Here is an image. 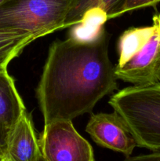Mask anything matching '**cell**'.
<instances>
[{
	"instance_id": "1",
	"label": "cell",
	"mask_w": 160,
	"mask_h": 161,
	"mask_svg": "<svg viewBox=\"0 0 160 161\" xmlns=\"http://www.w3.org/2000/svg\"><path fill=\"white\" fill-rule=\"evenodd\" d=\"M110 38L104 26L89 37L70 36L51 44L36 89L45 125L90 113L117 89L108 57Z\"/></svg>"
},
{
	"instance_id": "2",
	"label": "cell",
	"mask_w": 160,
	"mask_h": 161,
	"mask_svg": "<svg viewBox=\"0 0 160 161\" xmlns=\"http://www.w3.org/2000/svg\"><path fill=\"white\" fill-rule=\"evenodd\" d=\"M152 20L150 26L130 28L119 37L115 66L118 80L134 86L160 82V13Z\"/></svg>"
},
{
	"instance_id": "3",
	"label": "cell",
	"mask_w": 160,
	"mask_h": 161,
	"mask_svg": "<svg viewBox=\"0 0 160 161\" xmlns=\"http://www.w3.org/2000/svg\"><path fill=\"white\" fill-rule=\"evenodd\" d=\"M108 103L130 127L138 147L160 150V82L121 90Z\"/></svg>"
},
{
	"instance_id": "4",
	"label": "cell",
	"mask_w": 160,
	"mask_h": 161,
	"mask_svg": "<svg viewBox=\"0 0 160 161\" xmlns=\"http://www.w3.org/2000/svg\"><path fill=\"white\" fill-rule=\"evenodd\" d=\"M75 0H6L0 5V29L33 41L64 29Z\"/></svg>"
},
{
	"instance_id": "5",
	"label": "cell",
	"mask_w": 160,
	"mask_h": 161,
	"mask_svg": "<svg viewBox=\"0 0 160 161\" xmlns=\"http://www.w3.org/2000/svg\"><path fill=\"white\" fill-rule=\"evenodd\" d=\"M39 143L46 161H94L92 146L78 134L72 120H58L44 126Z\"/></svg>"
},
{
	"instance_id": "6",
	"label": "cell",
	"mask_w": 160,
	"mask_h": 161,
	"mask_svg": "<svg viewBox=\"0 0 160 161\" xmlns=\"http://www.w3.org/2000/svg\"><path fill=\"white\" fill-rule=\"evenodd\" d=\"M86 131L98 146L121 153L126 157H130L137 146L130 127L115 111L92 115Z\"/></svg>"
},
{
	"instance_id": "7",
	"label": "cell",
	"mask_w": 160,
	"mask_h": 161,
	"mask_svg": "<svg viewBox=\"0 0 160 161\" xmlns=\"http://www.w3.org/2000/svg\"><path fill=\"white\" fill-rule=\"evenodd\" d=\"M26 112L13 77L0 72V157H6L9 137Z\"/></svg>"
},
{
	"instance_id": "8",
	"label": "cell",
	"mask_w": 160,
	"mask_h": 161,
	"mask_svg": "<svg viewBox=\"0 0 160 161\" xmlns=\"http://www.w3.org/2000/svg\"><path fill=\"white\" fill-rule=\"evenodd\" d=\"M42 155L31 114L26 112L9 137L7 161H36Z\"/></svg>"
},
{
	"instance_id": "9",
	"label": "cell",
	"mask_w": 160,
	"mask_h": 161,
	"mask_svg": "<svg viewBox=\"0 0 160 161\" xmlns=\"http://www.w3.org/2000/svg\"><path fill=\"white\" fill-rule=\"evenodd\" d=\"M125 0H75L64 25V28L76 25L87 11L99 8L108 16V20L115 18Z\"/></svg>"
},
{
	"instance_id": "10",
	"label": "cell",
	"mask_w": 160,
	"mask_h": 161,
	"mask_svg": "<svg viewBox=\"0 0 160 161\" xmlns=\"http://www.w3.org/2000/svg\"><path fill=\"white\" fill-rule=\"evenodd\" d=\"M6 0H0V5ZM31 40L0 29V72L7 70L9 63L18 56Z\"/></svg>"
},
{
	"instance_id": "11",
	"label": "cell",
	"mask_w": 160,
	"mask_h": 161,
	"mask_svg": "<svg viewBox=\"0 0 160 161\" xmlns=\"http://www.w3.org/2000/svg\"><path fill=\"white\" fill-rule=\"evenodd\" d=\"M159 2L160 0H125L120 9L117 11L115 15V18L119 17L122 14L127 12H131L135 9L148 7V6H155Z\"/></svg>"
},
{
	"instance_id": "12",
	"label": "cell",
	"mask_w": 160,
	"mask_h": 161,
	"mask_svg": "<svg viewBox=\"0 0 160 161\" xmlns=\"http://www.w3.org/2000/svg\"><path fill=\"white\" fill-rule=\"evenodd\" d=\"M123 161H160V153H153L136 157H128Z\"/></svg>"
},
{
	"instance_id": "13",
	"label": "cell",
	"mask_w": 160,
	"mask_h": 161,
	"mask_svg": "<svg viewBox=\"0 0 160 161\" xmlns=\"http://www.w3.org/2000/svg\"><path fill=\"white\" fill-rule=\"evenodd\" d=\"M36 161H46L45 160V159H44V157H42V155H41L40 157H39V158L37 159V160H36Z\"/></svg>"
},
{
	"instance_id": "14",
	"label": "cell",
	"mask_w": 160,
	"mask_h": 161,
	"mask_svg": "<svg viewBox=\"0 0 160 161\" xmlns=\"http://www.w3.org/2000/svg\"><path fill=\"white\" fill-rule=\"evenodd\" d=\"M0 161H7V160H6V157H0Z\"/></svg>"
}]
</instances>
